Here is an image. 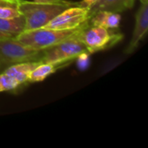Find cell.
<instances>
[{"instance_id":"obj_1","label":"cell","mask_w":148,"mask_h":148,"mask_svg":"<svg viewBox=\"0 0 148 148\" xmlns=\"http://www.w3.org/2000/svg\"><path fill=\"white\" fill-rule=\"evenodd\" d=\"M75 5H79V2L68 0L59 2L19 0V10L25 19L24 30L42 28L62 10Z\"/></svg>"},{"instance_id":"obj_2","label":"cell","mask_w":148,"mask_h":148,"mask_svg":"<svg viewBox=\"0 0 148 148\" xmlns=\"http://www.w3.org/2000/svg\"><path fill=\"white\" fill-rule=\"evenodd\" d=\"M83 27L71 30H57L46 28H39L31 30H24L17 35L15 38L19 42L27 47L42 50L58 44L65 40L78 36Z\"/></svg>"},{"instance_id":"obj_3","label":"cell","mask_w":148,"mask_h":148,"mask_svg":"<svg viewBox=\"0 0 148 148\" xmlns=\"http://www.w3.org/2000/svg\"><path fill=\"white\" fill-rule=\"evenodd\" d=\"M43 49H35L19 42L15 37L0 39V73L23 62L41 61Z\"/></svg>"},{"instance_id":"obj_4","label":"cell","mask_w":148,"mask_h":148,"mask_svg":"<svg viewBox=\"0 0 148 148\" xmlns=\"http://www.w3.org/2000/svg\"><path fill=\"white\" fill-rule=\"evenodd\" d=\"M123 34L117 29H108L101 26L88 24L80 31L78 37L88 52L93 54L112 48L123 39Z\"/></svg>"},{"instance_id":"obj_5","label":"cell","mask_w":148,"mask_h":148,"mask_svg":"<svg viewBox=\"0 0 148 148\" xmlns=\"http://www.w3.org/2000/svg\"><path fill=\"white\" fill-rule=\"evenodd\" d=\"M84 52H88L85 45L75 36L43 49L41 62L67 66Z\"/></svg>"},{"instance_id":"obj_6","label":"cell","mask_w":148,"mask_h":148,"mask_svg":"<svg viewBox=\"0 0 148 148\" xmlns=\"http://www.w3.org/2000/svg\"><path fill=\"white\" fill-rule=\"evenodd\" d=\"M89 9L80 5L69 7L55 16L44 27L57 30H71L85 26L88 23Z\"/></svg>"},{"instance_id":"obj_7","label":"cell","mask_w":148,"mask_h":148,"mask_svg":"<svg viewBox=\"0 0 148 148\" xmlns=\"http://www.w3.org/2000/svg\"><path fill=\"white\" fill-rule=\"evenodd\" d=\"M148 30V2L141 3L136 16L135 25L133 31L132 38L125 49V53L129 55L135 51L141 40L146 36Z\"/></svg>"},{"instance_id":"obj_8","label":"cell","mask_w":148,"mask_h":148,"mask_svg":"<svg viewBox=\"0 0 148 148\" xmlns=\"http://www.w3.org/2000/svg\"><path fill=\"white\" fill-rule=\"evenodd\" d=\"M121 21L120 13L109 10H99L88 19V24L101 26L108 29H118Z\"/></svg>"},{"instance_id":"obj_9","label":"cell","mask_w":148,"mask_h":148,"mask_svg":"<svg viewBox=\"0 0 148 148\" xmlns=\"http://www.w3.org/2000/svg\"><path fill=\"white\" fill-rule=\"evenodd\" d=\"M41 63V61H29L23 62L14 64L7 68L3 72L8 75L13 77L21 85L28 82L29 75L34 70V69Z\"/></svg>"},{"instance_id":"obj_10","label":"cell","mask_w":148,"mask_h":148,"mask_svg":"<svg viewBox=\"0 0 148 148\" xmlns=\"http://www.w3.org/2000/svg\"><path fill=\"white\" fill-rule=\"evenodd\" d=\"M135 0H99L89 8V17L99 10L121 13L133 8Z\"/></svg>"},{"instance_id":"obj_11","label":"cell","mask_w":148,"mask_h":148,"mask_svg":"<svg viewBox=\"0 0 148 148\" xmlns=\"http://www.w3.org/2000/svg\"><path fill=\"white\" fill-rule=\"evenodd\" d=\"M25 28V19L23 15L13 18H0V31L16 37Z\"/></svg>"},{"instance_id":"obj_12","label":"cell","mask_w":148,"mask_h":148,"mask_svg":"<svg viewBox=\"0 0 148 148\" xmlns=\"http://www.w3.org/2000/svg\"><path fill=\"white\" fill-rule=\"evenodd\" d=\"M65 67V65L61 64H53L42 62L36 66L34 70L29 75L28 82H40L44 81L48 76L54 74L56 70Z\"/></svg>"},{"instance_id":"obj_13","label":"cell","mask_w":148,"mask_h":148,"mask_svg":"<svg viewBox=\"0 0 148 148\" xmlns=\"http://www.w3.org/2000/svg\"><path fill=\"white\" fill-rule=\"evenodd\" d=\"M21 15L19 0H0V18H13Z\"/></svg>"},{"instance_id":"obj_14","label":"cell","mask_w":148,"mask_h":148,"mask_svg":"<svg viewBox=\"0 0 148 148\" xmlns=\"http://www.w3.org/2000/svg\"><path fill=\"white\" fill-rule=\"evenodd\" d=\"M19 86H21V84L13 77L8 75L4 72L0 73V93L15 90Z\"/></svg>"},{"instance_id":"obj_15","label":"cell","mask_w":148,"mask_h":148,"mask_svg":"<svg viewBox=\"0 0 148 148\" xmlns=\"http://www.w3.org/2000/svg\"><path fill=\"white\" fill-rule=\"evenodd\" d=\"M88 52H84L80 54L77 56V63H78V67L81 69H86L88 66Z\"/></svg>"},{"instance_id":"obj_16","label":"cell","mask_w":148,"mask_h":148,"mask_svg":"<svg viewBox=\"0 0 148 148\" xmlns=\"http://www.w3.org/2000/svg\"><path fill=\"white\" fill-rule=\"evenodd\" d=\"M97 1L99 0H82L80 3H79V5L80 6H82V7H87V8H90L91 6H93Z\"/></svg>"},{"instance_id":"obj_17","label":"cell","mask_w":148,"mask_h":148,"mask_svg":"<svg viewBox=\"0 0 148 148\" xmlns=\"http://www.w3.org/2000/svg\"><path fill=\"white\" fill-rule=\"evenodd\" d=\"M9 37H14V36H12L10 35H8V34H5V33H3V32L0 31V39H2V38H9Z\"/></svg>"},{"instance_id":"obj_18","label":"cell","mask_w":148,"mask_h":148,"mask_svg":"<svg viewBox=\"0 0 148 148\" xmlns=\"http://www.w3.org/2000/svg\"><path fill=\"white\" fill-rule=\"evenodd\" d=\"M33 1H36V2H59L61 0H33Z\"/></svg>"},{"instance_id":"obj_19","label":"cell","mask_w":148,"mask_h":148,"mask_svg":"<svg viewBox=\"0 0 148 148\" xmlns=\"http://www.w3.org/2000/svg\"><path fill=\"white\" fill-rule=\"evenodd\" d=\"M140 3H147L148 2V0H140Z\"/></svg>"}]
</instances>
